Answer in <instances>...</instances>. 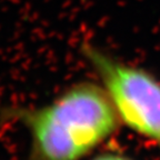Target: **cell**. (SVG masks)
<instances>
[{
    "mask_svg": "<svg viewBox=\"0 0 160 160\" xmlns=\"http://www.w3.org/2000/svg\"><path fill=\"white\" fill-rule=\"evenodd\" d=\"M2 118L29 135L27 160H83L119 131V118L101 85L80 81L38 107H8Z\"/></svg>",
    "mask_w": 160,
    "mask_h": 160,
    "instance_id": "obj_1",
    "label": "cell"
},
{
    "mask_svg": "<svg viewBox=\"0 0 160 160\" xmlns=\"http://www.w3.org/2000/svg\"><path fill=\"white\" fill-rule=\"evenodd\" d=\"M82 53L95 69L121 125L160 146V80L92 45Z\"/></svg>",
    "mask_w": 160,
    "mask_h": 160,
    "instance_id": "obj_2",
    "label": "cell"
},
{
    "mask_svg": "<svg viewBox=\"0 0 160 160\" xmlns=\"http://www.w3.org/2000/svg\"><path fill=\"white\" fill-rule=\"evenodd\" d=\"M90 160H135L132 157L119 151H105L92 157Z\"/></svg>",
    "mask_w": 160,
    "mask_h": 160,
    "instance_id": "obj_3",
    "label": "cell"
}]
</instances>
